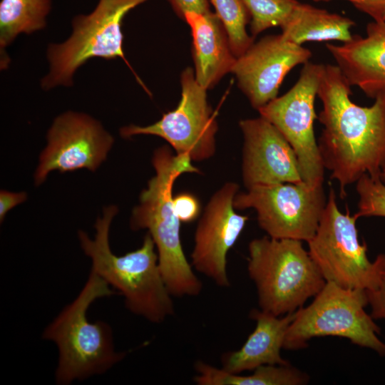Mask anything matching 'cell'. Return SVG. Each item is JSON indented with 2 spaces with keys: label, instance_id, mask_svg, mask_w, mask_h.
<instances>
[{
  "label": "cell",
  "instance_id": "ba28073f",
  "mask_svg": "<svg viewBox=\"0 0 385 385\" xmlns=\"http://www.w3.org/2000/svg\"><path fill=\"white\" fill-rule=\"evenodd\" d=\"M357 219L348 208L345 213L339 210L335 192L330 188L316 232L307 242L308 252L326 282L372 290L385 270V255L369 260L366 244L359 240Z\"/></svg>",
  "mask_w": 385,
  "mask_h": 385
},
{
  "label": "cell",
  "instance_id": "603a6c76",
  "mask_svg": "<svg viewBox=\"0 0 385 385\" xmlns=\"http://www.w3.org/2000/svg\"><path fill=\"white\" fill-rule=\"evenodd\" d=\"M250 17L252 37L272 27H282L298 0H241Z\"/></svg>",
  "mask_w": 385,
  "mask_h": 385
},
{
  "label": "cell",
  "instance_id": "5b68a950",
  "mask_svg": "<svg viewBox=\"0 0 385 385\" xmlns=\"http://www.w3.org/2000/svg\"><path fill=\"white\" fill-rule=\"evenodd\" d=\"M248 252V274L262 311L275 316L294 312L326 283L300 240L265 236L252 240Z\"/></svg>",
  "mask_w": 385,
  "mask_h": 385
},
{
  "label": "cell",
  "instance_id": "f546056e",
  "mask_svg": "<svg viewBox=\"0 0 385 385\" xmlns=\"http://www.w3.org/2000/svg\"><path fill=\"white\" fill-rule=\"evenodd\" d=\"M380 178L381 181L385 184V166L381 170Z\"/></svg>",
  "mask_w": 385,
  "mask_h": 385
},
{
  "label": "cell",
  "instance_id": "484cf974",
  "mask_svg": "<svg viewBox=\"0 0 385 385\" xmlns=\"http://www.w3.org/2000/svg\"><path fill=\"white\" fill-rule=\"evenodd\" d=\"M368 304L371 307V316L374 319L385 320V270L379 285L372 290H366Z\"/></svg>",
  "mask_w": 385,
  "mask_h": 385
},
{
  "label": "cell",
  "instance_id": "cb8c5ba5",
  "mask_svg": "<svg viewBox=\"0 0 385 385\" xmlns=\"http://www.w3.org/2000/svg\"><path fill=\"white\" fill-rule=\"evenodd\" d=\"M356 190L359 195L356 217H385V184L380 177L363 175L356 182Z\"/></svg>",
  "mask_w": 385,
  "mask_h": 385
},
{
  "label": "cell",
  "instance_id": "ac0fdd59",
  "mask_svg": "<svg viewBox=\"0 0 385 385\" xmlns=\"http://www.w3.org/2000/svg\"><path fill=\"white\" fill-rule=\"evenodd\" d=\"M294 316V312L279 317L261 309H252L250 317L256 322L254 331L240 349L222 355V369L239 374L262 365L289 364L281 356L280 350Z\"/></svg>",
  "mask_w": 385,
  "mask_h": 385
},
{
  "label": "cell",
  "instance_id": "d4e9b609",
  "mask_svg": "<svg viewBox=\"0 0 385 385\" xmlns=\"http://www.w3.org/2000/svg\"><path fill=\"white\" fill-rule=\"evenodd\" d=\"M175 212L182 222L195 220L200 212V203L195 196L189 192H181L173 197Z\"/></svg>",
  "mask_w": 385,
  "mask_h": 385
},
{
  "label": "cell",
  "instance_id": "ffe728a7",
  "mask_svg": "<svg viewBox=\"0 0 385 385\" xmlns=\"http://www.w3.org/2000/svg\"><path fill=\"white\" fill-rule=\"evenodd\" d=\"M51 0H1L0 2L1 68L8 67L9 58L5 51L22 33L30 34L43 29L51 10Z\"/></svg>",
  "mask_w": 385,
  "mask_h": 385
},
{
  "label": "cell",
  "instance_id": "7a4b0ae2",
  "mask_svg": "<svg viewBox=\"0 0 385 385\" xmlns=\"http://www.w3.org/2000/svg\"><path fill=\"white\" fill-rule=\"evenodd\" d=\"M185 154H174L168 146L155 150L152 164L155 175L140 195L133 210L130 227L146 229L156 247L159 266L173 297H195L202 284L186 259L180 240V220L174 208L173 187L175 180L186 173H200Z\"/></svg>",
  "mask_w": 385,
  "mask_h": 385
},
{
  "label": "cell",
  "instance_id": "f1b7e54d",
  "mask_svg": "<svg viewBox=\"0 0 385 385\" xmlns=\"http://www.w3.org/2000/svg\"><path fill=\"white\" fill-rule=\"evenodd\" d=\"M26 200V193L11 192L1 190L0 192V220L2 222L6 213L17 205Z\"/></svg>",
  "mask_w": 385,
  "mask_h": 385
},
{
  "label": "cell",
  "instance_id": "4fadbf2b",
  "mask_svg": "<svg viewBox=\"0 0 385 385\" xmlns=\"http://www.w3.org/2000/svg\"><path fill=\"white\" fill-rule=\"evenodd\" d=\"M239 186L226 183L210 199L195 232L191 265L217 286L227 287V255L243 230L248 217L233 205Z\"/></svg>",
  "mask_w": 385,
  "mask_h": 385
},
{
  "label": "cell",
  "instance_id": "8992f818",
  "mask_svg": "<svg viewBox=\"0 0 385 385\" xmlns=\"http://www.w3.org/2000/svg\"><path fill=\"white\" fill-rule=\"evenodd\" d=\"M367 304L366 290L326 282L311 304L294 312L283 349H302L312 338L333 336L385 356V343L379 338L380 329L374 319L365 311Z\"/></svg>",
  "mask_w": 385,
  "mask_h": 385
},
{
  "label": "cell",
  "instance_id": "2e32d148",
  "mask_svg": "<svg viewBox=\"0 0 385 385\" xmlns=\"http://www.w3.org/2000/svg\"><path fill=\"white\" fill-rule=\"evenodd\" d=\"M366 35H354L342 45L327 43L326 48L351 86L368 97L385 96V21H371Z\"/></svg>",
  "mask_w": 385,
  "mask_h": 385
},
{
  "label": "cell",
  "instance_id": "277c9868",
  "mask_svg": "<svg viewBox=\"0 0 385 385\" xmlns=\"http://www.w3.org/2000/svg\"><path fill=\"white\" fill-rule=\"evenodd\" d=\"M114 293L91 270L78 296L43 330L42 338L55 343L58 349L57 384L68 385L103 374L125 356V352L115 349L111 326L99 320L91 322L87 316L96 300Z\"/></svg>",
  "mask_w": 385,
  "mask_h": 385
},
{
  "label": "cell",
  "instance_id": "52a82bcc",
  "mask_svg": "<svg viewBox=\"0 0 385 385\" xmlns=\"http://www.w3.org/2000/svg\"><path fill=\"white\" fill-rule=\"evenodd\" d=\"M147 1L99 0L91 13L76 16L71 36L48 47L49 72L41 80L42 88L71 86L74 73L93 58H120L133 71L123 51L122 24L130 10Z\"/></svg>",
  "mask_w": 385,
  "mask_h": 385
},
{
  "label": "cell",
  "instance_id": "8fae6325",
  "mask_svg": "<svg viewBox=\"0 0 385 385\" xmlns=\"http://www.w3.org/2000/svg\"><path fill=\"white\" fill-rule=\"evenodd\" d=\"M181 98L177 107L146 126L129 125L120 130L121 137L152 135L166 140L177 154L201 161L215 152L217 123L207 102L206 89L196 81L190 67L181 73Z\"/></svg>",
  "mask_w": 385,
  "mask_h": 385
},
{
  "label": "cell",
  "instance_id": "83f0119b",
  "mask_svg": "<svg viewBox=\"0 0 385 385\" xmlns=\"http://www.w3.org/2000/svg\"><path fill=\"white\" fill-rule=\"evenodd\" d=\"M175 14L183 20L188 12L205 13L210 11L208 0H168Z\"/></svg>",
  "mask_w": 385,
  "mask_h": 385
},
{
  "label": "cell",
  "instance_id": "7c38bea8",
  "mask_svg": "<svg viewBox=\"0 0 385 385\" xmlns=\"http://www.w3.org/2000/svg\"><path fill=\"white\" fill-rule=\"evenodd\" d=\"M35 173L36 185L53 170L64 173L86 168L95 171L106 158L113 138L91 116L66 112L58 116L47 134Z\"/></svg>",
  "mask_w": 385,
  "mask_h": 385
},
{
  "label": "cell",
  "instance_id": "5bb4252c",
  "mask_svg": "<svg viewBox=\"0 0 385 385\" xmlns=\"http://www.w3.org/2000/svg\"><path fill=\"white\" fill-rule=\"evenodd\" d=\"M312 55L308 48L285 40L281 34L268 35L237 57L231 72L251 106L258 110L277 97L287 74L309 62Z\"/></svg>",
  "mask_w": 385,
  "mask_h": 385
},
{
  "label": "cell",
  "instance_id": "4316f807",
  "mask_svg": "<svg viewBox=\"0 0 385 385\" xmlns=\"http://www.w3.org/2000/svg\"><path fill=\"white\" fill-rule=\"evenodd\" d=\"M315 2H328L333 0H312ZM350 2L356 9L369 16L374 21H385V0H344Z\"/></svg>",
  "mask_w": 385,
  "mask_h": 385
},
{
  "label": "cell",
  "instance_id": "30bf717a",
  "mask_svg": "<svg viewBox=\"0 0 385 385\" xmlns=\"http://www.w3.org/2000/svg\"><path fill=\"white\" fill-rule=\"evenodd\" d=\"M323 64L303 65L296 83L257 111L273 124L294 150L302 181L309 185L324 183V168L315 138L314 124L318 118L314 102Z\"/></svg>",
  "mask_w": 385,
  "mask_h": 385
},
{
  "label": "cell",
  "instance_id": "44dd1931",
  "mask_svg": "<svg viewBox=\"0 0 385 385\" xmlns=\"http://www.w3.org/2000/svg\"><path fill=\"white\" fill-rule=\"evenodd\" d=\"M198 385H301L309 381L307 374L287 365H262L252 374L241 376L229 373L202 361L195 364Z\"/></svg>",
  "mask_w": 385,
  "mask_h": 385
},
{
  "label": "cell",
  "instance_id": "6da1fadb",
  "mask_svg": "<svg viewBox=\"0 0 385 385\" xmlns=\"http://www.w3.org/2000/svg\"><path fill=\"white\" fill-rule=\"evenodd\" d=\"M351 86L337 65H323L317 96L322 103L318 119L323 125L318 147L324 169L345 187L363 175L380 177L385 166V96L370 106L353 102Z\"/></svg>",
  "mask_w": 385,
  "mask_h": 385
},
{
  "label": "cell",
  "instance_id": "7402d4cb",
  "mask_svg": "<svg viewBox=\"0 0 385 385\" xmlns=\"http://www.w3.org/2000/svg\"><path fill=\"white\" fill-rule=\"evenodd\" d=\"M227 34L232 51L236 58L243 54L254 43L246 26L250 20L241 0H210Z\"/></svg>",
  "mask_w": 385,
  "mask_h": 385
},
{
  "label": "cell",
  "instance_id": "3957f363",
  "mask_svg": "<svg viewBox=\"0 0 385 385\" xmlns=\"http://www.w3.org/2000/svg\"><path fill=\"white\" fill-rule=\"evenodd\" d=\"M118 208L111 205L95 224L93 240L78 232L81 246L91 259L92 271L121 294L126 308L150 322L158 324L175 313L172 294L163 279L151 235L147 232L142 245L123 255L111 251L108 242L110 225Z\"/></svg>",
  "mask_w": 385,
  "mask_h": 385
},
{
  "label": "cell",
  "instance_id": "9a60e30c",
  "mask_svg": "<svg viewBox=\"0 0 385 385\" xmlns=\"http://www.w3.org/2000/svg\"><path fill=\"white\" fill-rule=\"evenodd\" d=\"M242 173L247 189L302 181L296 153L279 130L265 118L242 120Z\"/></svg>",
  "mask_w": 385,
  "mask_h": 385
},
{
  "label": "cell",
  "instance_id": "9c48e42d",
  "mask_svg": "<svg viewBox=\"0 0 385 385\" xmlns=\"http://www.w3.org/2000/svg\"><path fill=\"white\" fill-rule=\"evenodd\" d=\"M327 197L323 185L282 183L258 185L237 193L235 210L252 208L268 236L307 242L314 235Z\"/></svg>",
  "mask_w": 385,
  "mask_h": 385
},
{
  "label": "cell",
  "instance_id": "d6986e66",
  "mask_svg": "<svg viewBox=\"0 0 385 385\" xmlns=\"http://www.w3.org/2000/svg\"><path fill=\"white\" fill-rule=\"evenodd\" d=\"M355 26L350 18L299 1L281 27L283 38L294 44L306 42L350 41L351 29Z\"/></svg>",
  "mask_w": 385,
  "mask_h": 385
},
{
  "label": "cell",
  "instance_id": "e0dca14e",
  "mask_svg": "<svg viewBox=\"0 0 385 385\" xmlns=\"http://www.w3.org/2000/svg\"><path fill=\"white\" fill-rule=\"evenodd\" d=\"M183 20L190 26L192 37V57L197 82L212 88L236 61L227 34L220 18L211 11L188 12Z\"/></svg>",
  "mask_w": 385,
  "mask_h": 385
}]
</instances>
